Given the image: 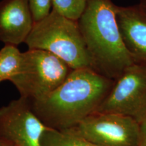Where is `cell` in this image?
<instances>
[{
	"label": "cell",
	"instance_id": "7c38bea8",
	"mask_svg": "<svg viewBox=\"0 0 146 146\" xmlns=\"http://www.w3.org/2000/svg\"><path fill=\"white\" fill-rule=\"evenodd\" d=\"M87 0H52V10L66 17L78 21L85 10Z\"/></svg>",
	"mask_w": 146,
	"mask_h": 146
},
{
	"label": "cell",
	"instance_id": "8fae6325",
	"mask_svg": "<svg viewBox=\"0 0 146 146\" xmlns=\"http://www.w3.org/2000/svg\"><path fill=\"white\" fill-rule=\"evenodd\" d=\"M22 52L16 45L5 44L0 50V82L10 81L19 70Z\"/></svg>",
	"mask_w": 146,
	"mask_h": 146
},
{
	"label": "cell",
	"instance_id": "4fadbf2b",
	"mask_svg": "<svg viewBox=\"0 0 146 146\" xmlns=\"http://www.w3.org/2000/svg\"><path fill=\"white\" fill-rule=\"evenodd\" d=\"M35 23L48 15L52 7V0H28Z\"/></svg>",
	"mask_w": 146,
	"mask_h": 146
},
{
	"label": "cell",
	"instance_id": "5b68a950",
	"mask_svg": "<svg viewBox=\"0 0 146 146\" xmlns=\"http://www.w3.org/2000/svg\"><path fill=\"white\" fill-rule=\"evenodd\" d=\"M66 131L98 146H139V124L125 115L96 112Z\"/></svg>",
	"mask_w": 146,
	"mask_h": 146
},
{
	"label": "cell",
	"instance_id": "52a82bcc",
	"mask_svg": "<svg viewBox=\"0 0 146 146\" xmlns=\"http://www.w3.org/2000/svg\"><path fill=\"white\" fill-rule=\"evenodd\" d=\"M47 129L29 100L20 97L0 108V138L14 146H41L42 134Z\"/></svg>",
	"mask_w": 146,
	"mask_h": 146
},
{
	"label": "cell",
	"instance_id": "277c9868",
	"mask_svg": "<svg viewBox=\"0 0 146 146\" xmlns=\"http://www.w3.org/2000/svg\"><path fill=\"white\" fill-rule=\"evenodd\" d=\"M72 70L56 55L44 50L29 49L22 53L19 70L10 81L17 89L20 97L36 101L59 87Z\"/></svg>",
	"mask_w": 146,
	"mask_h": 146
},
{
	"label": "cell",
	"instance_id": "ba28073f",
	"mask_svg": "<svg viewBox=\"0 0 146 146\" xmlns=\"http://www.w3.org/2000/svg\"><path fill=\"white\" fill-rule=\"evenodd\" d=\"M116 19L125 46L134 64L146 66V15L137 4L118 6Z\"/></svg>",
	"mask_w": 146,
	"mask_h": 146
},
{
	"label": "cell",
	"instance_id": "3957f363",
	"mask_svg": "<svg viewBox=\"0 0 146 146\" xmlns=\"http://www.w3.org/2000/svg\"><path fill=\"white\" fill-rule=\"evenodd\" d=\"M29 49L47 51L56 55L72 70L91 68V62L77 21L52 10L34 23L25 42Z\"/></svg>",
	"mask_w": 146,
	"mask_h": 146
},
{
	"label": "cell",
	"instance_id": "9c48e42d",
	"mask_svg": "<svg viewBox=\"0 0 146 146\" xmlns=\"http://www.w3.org/2000/svg\"><path fill=\"white\" fill-rule=\"evenodd\" d=\"M34 23L28 0L0 1V41L5 44L25 43Z\"/></svg>",
	"mask_w": 146,
	"mask_h": 146
},
{
	"label": "cell",
	"instance_id": "5bb4252c",
	"mask_svg": "<svg viewBox=\"0 0 146 146\" xmlns=\"http://www.w3.org/2000/svg\"><path fill=\"white\" fill-rule=\"evenodd\" d=\"M140 141L139 146H146V117L139 124Z\"/></svg>",
	"mask_w": 146,
	"mask_h": 146
},
{
	"label": "cell",
	"instance_id": "7a4b0ae2",
	"mask_svg": "<svg viewBox=\"0 0 146 146\" xmlns=\"http://www.w3.org/2000/svg\"><path fill=\"white\" fill-rule=\"evenodd\" d=\"M116 8L112 0H87L77 21L91 68L114 81L134 64L120 35Z\"/></svg>",
	"mask_w": 146,
	"mask_h": 146
},
{
	"label": "cell",
	"instance_id": "9a60e30c",
	"mask_svg": "<svg viewBox=\"0 0 146 146\" xmlns=\"http://www.w3.org/2000/svg\"><path fill=\"white\" fill-rule=\"evenodd\" d=\"M137 5L141 12L146 15V0H139Z\"/></svg>",
	"mask_w": 146,
	"mask_h": 146
},
{
	"label": "cell",
	"instance_id": "30bf717a",
	"mask_svg": "<svg viewBox=\"0 0 146 146\" xmlns=\"http://www.w3.org/2000/svg\"><path fill=\"white\" fill-rule=\"evenodd\" d=\"M41 146H98L70 131H58L48 128L42 134Z\"/></svg>",
	"mask_w": 146,
	"mask_h": 146
},
{
	"label": "cell",
	"instance_id": "6da1fadb",
	"mask_svg": "<svg viewBox=\"0 0 146 146\" xmlns=\"http://www.w3.org/2000/svg\"><path fill=\"white\" fill-rule=\"evenodd\" d=\"M91 68L72 70L59 87L42 99L31 102L36 116L50 129H72L96 112L114 83Z\"/></svg>",
	"mask_w": 146,
	"mask_h": 146
},
{
	"label": "cell",
	"instance_id": "8992f818",
	"mask_svg": "<svg viewBox=\"0 0 146 146\" xmlns=\"http://www.w3.org/2000/svg\"><path fill=\"white\" fill-rule=\"evenodd\" d=\"M96 112L125 115L141 123L146 117L145 66L133 64L128 67Z\"/></svg>",
	"mask_w": 146,
	"mask_h": 146
},
{
	"label": "cell",
	"instance_id": "2e32d148",
	"mask_svg": "<svg viewBox=\"0 0 146 146\" xmlns=\"http://www.w3.org/2000/svg\"><path fill=\"white\" fill-rule=\"evenodd\" d=\"M0 146H14L12 143L10 142L5 141V140L3 139L0 138Z\"/></svg>",
	"mask_w": 146,
	"mask_h": 146
}]
</instances>
